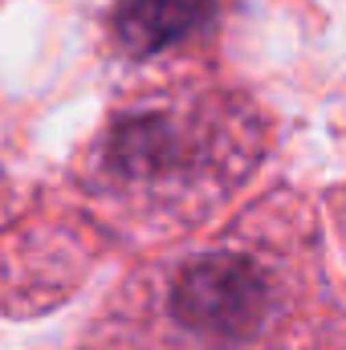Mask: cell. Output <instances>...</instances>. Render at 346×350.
<instances>
[{"mask_svg": "<svg viewBox=\"0 0 346 350\" xmlns=\"http://www.w3.org/2000/svg\"><path fill=\"white\" fill-rule=\"evenodd\" d=\"M212 12V0H118V37L135 53H151L175 37L200 29Z\"/></svg>", "mask_w": 346, "mask_h": 350, "instance_id": "2", "label": "cell"}, {"mask_svg": "<svg viewBox=\"0 0 346 350\" xmlns=\"http://www.w3.org/2000/svg\"><path fill=\"white\" fill-rule=\"evenodd\" d=\"M334 224H338V232H343V249H346V191L338 196V208H334Z\"/></svg>", "mask_w": 346, "mask_h": 350, "instance_id": "3", "label": "cell"}, {"mask_svg": "<svg viewBox=\"0 0 346 350\" xmlns=\"http://www.w3.org/2000/svg\"><path fill=\"white\" fill-rule=\"evenodd\" d=\"M322 306L302 216L265 204L228 241L135 281L82 350H269Z\"/></svg>", "mask_w": 346, "mask_h": 350, "instance_id": "1", "label": "cell"}]
</instances>
